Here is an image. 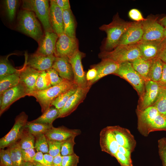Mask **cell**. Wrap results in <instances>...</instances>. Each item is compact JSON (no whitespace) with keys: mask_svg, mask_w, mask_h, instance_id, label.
<instances>
[{"mask_svg":"<svg viewBox=\"0 0 166 166\" xmlns=\"http://www.w3.org/2000/svg\"><path fill=\"white\" fill-rule=\"evenodd\" d=\"M49 154L53 157L60 153L62 142L47 139Z\"/></svg>","mask_w":166,"mask_h":166,"instance_id":"41","label":"cell"},{"mask_svg":"<svg viewBox=\"0 0 166 166\" xmlns=\"http://www.w3.org/2000/svg\"><path fill=\"white\" fill-rule=\"evenodd\" d=\"M42 72L27 65L26 63L23 68L19 70L20 83L25 86L28 94L34 91L37 79Z\"/></svg>","mask_w":166,"mask_h":166,"instance_id":"19","label":"cell"},{"mask_svg":"<svg viewBox=\"0 0 166 166\" xmlns=\"http://www.w3.org/2000/svg\"><path fill=\"white\" fill-rule=\"evenodd\" d=\"M158 152L162 166H166V137H163L158 141Z\"/></svg>","mask_w":166,"mask_h":166,"instance_id":"42","label":"cell"},{"mask_svg":"<svg viewBox=\"0 0 166 166\" xmlns=\"http://www.w3.org/2000/svg\"><path fill=\"white\" fill-rule=\"evenodd\" d=\"M53 1L63 11L70 9V6L68 0H53Z\"/></svg>","mask_w":166,"mask_h":166,"instance_id":"49","label":"cell"},{"mask_svg":"<svg viewBox=\"0 0 166 166\" xmlns=\"http://www.w3.org/2000/svg\"><path fill=\"white\" fill-rule=\"evenodd\" d=\"M77 86L73 81L63 80L60 84L45 90L34 91L28 96L34 97L39 104L43 113L51 106L53 101L62 93Z\"/></svg>","mask_w":166,"mask_h":166,"instance_id":"2","label":"cell"},{"mask_svg":"<svg viewBox=\"0 0 166 166\" xmlns=\"http://www.w3.org/2000/svg\"><path fill=\"white\" fill-rule=\"evenodd\" d=\"M163 40L159 41L140 42L137 44L141 53V57L149 60H154L158 58Z\"/></svg>","mask_w":166,"mask_h":166,"instance_id":"20","label":"cell"},{"mask_svg":"<svg viewBox=\"0 0 166 166\" xmlns=\"http://www.w3.org/2000/svg\"><path fill=\"white\" fill-rule=\"evenodd\" d=\"M23 166H34L33 164L30 162H25Z\"/></svg>","mask_w":166,"mask_h":166,"instance_id":"58","label":"cell"},{"mask_svg":"<svg viewBox=\"0 0 166 166\" xmlns=\"http://www.w3.org/2000/svg\"><path fill=\"white\" fill-rule=\"evenodd\" d=\"M131 22L121 19L117 14L111 23L100 27L99 29L105 32L107 34L103 51H110L118 46L122 36Z\"/></svg>","mask_w":166,"mask_h":166,"instance_id":"1","label":"cell"},{"mask_svg":"<svg viewBox=\"0 0 166 166\" xmlns=\"http://www.w3.org/2000/svg\"><path fill=\"white\" fill-rule=\"evenodd\" d=\"M50 1V16L52 29L59 36L64 33L63 10L53 1Z\"/></svg>","mask_w":166,"mask_h":166,"instance_id":"23","label":"cell"},{"mask_svg":"<svg viewBox=\"0 0 166 166\" xmlns=\"http://www.w3.org/2000/svg\"><path fill=\"white\" fill-rule=\"evenodd\" d=\"M158 22L164 28H166V16L160 19Z\"/></svg>","mask_w":166,"mask_h":166,"instance_id":"57","label":"cell"},{"mask_svg":"<svg viewBox=\"0 0 166 166\" xmlns=\"http://www.w3.org/2000/svg\"><path fill=\"white\" fill-rule=\"evenodd\" d=\"M34 161L38 162L45 165L44 161V154L41 152H36L34 158Z\"/></svg>","mask_w":166,"mask_h":166,"instance_id":"54","label":"cell"},{"mask_svg":"<svg viewBox=\"0 0 166 166\" xmlns=\"http://www.w3.org/2000/svg\"><path fill=\"white\" fill-rule=\"evenodd\" d=\"M76 136L71 137L62 142L60 153L62 156L74 153L73 148L76 144L75 138Z\"/></svg>","mask_w":166,"mask_h":166,"instance_id":"40","label":"cell"},{"mask_svg":"<svg viewBox=\"0 0 166 166\" xmlns=\"http://www.w3.org/2000/svg\"><path fill=\"white\" fill-rule=\"evenodd\" d=\"M35 139V136L26 127L18 142L22 150L34 148Z\"/></svg>","mask_w":166,"mask_h":166,"instance_id":"33","label":"cell"},{"mask_svg":"<svg viewBox=\"0 0 166 166\" xmlns=\"http://www.w3.org/2000/svg\"><path fill=\"white\" fill-rule=\"evenodd\" d=\"M51 86L49 77L46 72L43 71L37 79L34 91L45 90Z\"/></svg>","mask_w":166,"mask_h":166,"instance_id":"37","label":"cell"},{"mask_svg":"<svg viewBox=\"0 0 166 166\" xmlns=\"http://www.w3.org/2000/svg\"><path fill=\"white\" fill-rule=\"evenodd\" d=\"M28 92L25 86L19 83L0 95V115H2L15 101L27 96Z\"/></svg>","mask_w":166,"mask_h":166,"instance_id":"9","label":"cell"},{"mask_svg":"<svg viewBox=\"0 0 166 166\" xmlns=\"http://www.w3.org/2000/svg\"><path fill=\"white\" fill-rule=\"evenodd\" d=\"M153 61L140 57L131 62L134 69L146 81L149 80L148 74Z\"/></svg>","mask_w":166,"mask_h":166,"instance_id":"27","label":"cell"},{"mask_svg":"<svg viewBox=\"0 0 166 166\" xmlns=\"http://www.w3.org/2000/svg\"><path fill=\"white\" fill-rule=\"evenodd\" d=\"M81 133L80 129H70L63 126L57 128L53 126L45 135L47 139L63 142L73 136H77Z\"/></svg>","mask_w":166,"mask_h":166,"instance_id":"22","label":"cell"},{"mask_svg":"<svg viewBox=\"0 0 166 166\" xmlns=\"http://www.w3.org/2000/svg\"><path fill=\"white\" fill-rule=\"evenodd\" d=\"M90 87H78L76 92L70 97L64 106L60 110L58 118L67 117L77 109L85 98Z\"/></svg>","mask_w":166,"mask_h":166,"instance_id":"13","label":"cell"},{"mask_svg":"<svg viewBox=\"0 0 166 166\" xmlns=\"http://www.w3.org/2000/svg\"><path fill=\"white\" fill-rule=\"evenodd\" d=\"M98 56L101 59H111L120 64L125 62H131L141 57V54L136 44L118 45L111 51H102L99 53Z\"/></svg>","mask_w":166,"mask_h":166,"instance_id":"4","label":"cell"},{"mask_svg":"<svg viewBox=\"0 0 166 166\" xmlns=\"http://www.w3.org/2000/svg\"><path fill=\"white\" fill-rule=\"evenodd\" d=\"M34 166H46L38 162L34 161L33 163Z\"/></svg>","mask_w":166,"mask_h":166,"instance_id":"59","label":"cell"},{"mask_svg":"<svg viewBox=\"0 0 166 166\" xmlns=\"http://www.w3.org/2000/svg\"><path fill=\"white\" fill-rule=\"evenodd\" d=\"M114 157L117 160L121 166H133L132 160H129L118 151Z\"/></svg>","mask_w":166,"mask_h":166,"instance_id":"47","label":"cell"},{"mask_svg":"<svg viewBox=\"0 0 166 166\" xmlns=\"http://www.w3.org/2000/svg\"><path fill=\"white\" fill-rule=\"evenodd\" d=\"M6 149L10 153L13 166H23L25 162L22 157V149L18 142L9 146Z\"/></svg>","mask_w":166,"mask_h":166,"instance_id":"29","label":"cell"},{"mask_svg":"<svg viewBox=\"0 0 166 166\" xmlns=\"http://www.w3.org/2000/svg\"><path fill=\"white\" fill-rule=\"evenodd\" d=\"M85 55L78 50L69 58L73 73L74 82L78 87L82 88L91 87L86 79L82 64L81 60Z\"/></svg>","mask_w":166,"mask_h":166,"instance_id":"10","label":"cell"},{"mask_svg":"<svg viewBox=\"0 0 166 166\" xmlns=\"http://www.w3.org/2000/svg\"><path fill=\"white\" fill-rule=\"evenodd\" d=\"M97 74V71L94 68L92 67L89 69L86 74V79L88 82L93 81L96 77Z\"/></svg>","mask_w":166,"mask_h":166,"instance_id":"51","label":"cell"},{"mask_svg":"<svg viewBox=\"0 0 166 166\" xmlns=\"http://www.w3.org/2000/svg\"><path fill=\"white\" fill-rule=\"evenodd\" d=\"M19 3L17 0H5L4 4L6 14L8 20L12 21L14 19Z\"/></svg>","mask_w":166,"mask_h":166,"instance_id":"38","label":"cell"},{"mask_svg":"<svg viewBox=\"0 0 166 166\" xmlns=\"http://www.w3.org/2000/svg\"><path fill=\"white\" fill-rule=\"evenodd\" d=\"M79 162V156L75 153L62 156V166H77Z\"/></svg>","mask_w":166,"mask_h":166,"instance_id":"43","label":"cell"},{"mask_svg":"<svg viewBox=\"0 0 166 166\" xmlns=\"http://www.w3.org/2000/svg\"><path fill=\"white\" fill-rule=\"evenodd\" d=\"M79 50L76 38L70 37L64 33L58 36L56 45L55 56L69 58Z\"/></svg>","mask_w":166,"mask_h":166,"instance_id":"11","label":"cell"},{"mask_svg":"<svg viewBox=\"0 0 166 166\" xmlns=\"http://www.w3.org/2000/svg\"><path fill=\"white\" fill-rule=\"evenodd\" d=\"M54 157L49 153L44 154V161L46 166H53V159Z\"/></svg>","mask_w":166,"mask_h":166,"instance_id":"53","label":"cell"},{"mask_svg":"<svg viewBox=\"0 0 166 166\" xmlns=\"http://www.w3.org/2000/svg\"><path fill=\"white\" fill-rule=\"evenodd\" d=\"M19 70L15 69L6 58H1L0 80L9 75L16 73Z\"/></svg>","mask_w":166,"mask_h":166,"instance_id":"35","label":"cell"},{"mask_svg":"<svg viewBox=\"0 0 166 166\" xmlns=\"http://www.w3.org/2000/svg\"><path fill=\"white\" fill-rule=\"evenodd\" d=\"M78 87L76 86L62 93L53 102L51 106L60 110L65 105L70 97L76 92Z\"/></svg>","mask_w":166,"mask_h":166,"instance_id":"34","label":"cell"},{"mask_svg":"<svg viewBox=\"0 0 166 166\" xmlns=\"http://www.w3.org/2000/svg\"><path fill=\"white\" fill-rule=\"evenodd\" d=\"M49 77L52 86L58 85L63 80L59 75L58 73L53 68L45 71Z\"/></svg>","mask_w":166,"mask_h":166,"instance_id":"44","label":"cell"},{"mask_svg":"<svg viewBox=\"0 0 166 166\" xmlns=\"http://www.w3.org/2000/svg\"><path fill=\"white\" fill-rule=\"evenodd\" d=\"M23 9L34 12L41 22L45 32H53L50 16V5L47 0H24Z\"/></svg>","mask_w":166,"mask_h":166,"instance_id":"5","label":"cell"},{"mask_svg":"<svg viewBox=\"0 0 166 166\" xmlns=\"http://www.w3.org/2000/svg\"><path fill=\"white\" fill-rule=\"evenodd\" d=\"M53 124L37 123L32 121H27L26 127L34 136L41 134H45L53 127Z\"/></svg>","mask_w":166,"mask_h":166,"instance_id":"32","label":"cell"},{"mask_svg":"<svg viewBox=\"0 0 166 166\" xmlns=\"http://www.w3.org/2000/svg\"><path fill=\"white\" fill-rule=\"evenodd\" d=\"M110 127L119 146L133 152L136 147V142L134 136L129 130L119 125Z\"/></svg>","mask_w":166,"mask_h":166,"instance_id":"14","label":"cell"},{"mask_svg":"<svg viewBox=\"0 0 166 166\" xmlns=\"http://www.w3.org/2000/svg\"><path fill=\"white\" fill-rule=\"evenodd\" d=\"M58 36L53 32H45L38 43L36 53L45 56L55 55L56 45Z\"/></svg>","mask_w":166,"mask_h":166,"instance_id":"18","label":"cell"},{"mask_svg":"<svg viewBox=\"0 0 166 166\" xmlns=\"http://www.w3.org/2000/svg\"><path fill=\"white\" fill-rule=\"evenodd\" d=\"M158 58L162 62L166 64V38H164L163 42L159 56Z\"/></svg>","mask_w":166,"mask_h":166,"instance_id":"50","label":"cell"},{"mask_svg":"<svg viewBox=\"0 0 166 166\" xmlns=\"http://www.w3.org/2000/svg\"><path fill=\"white\" fill-rule=\"evenodd\" d=\"M158 83L161 87L166 88V64L164 63L162 77Z\"/></svg>","mask_w":166,"mask_h":166,"instance_id":"52","label":"cell"},{"mask_svg":"<svg viewBox=\"0 0 166 166\" xmlns=\"http://www.w3.org/2000/svg\"><path fill=\"white\" fill-rule=\"evenodd\" d=\"M155 107L159 113L166 116V88L161 87L154 104L152 105Z\"/></svg>","mask_w":166,"mask_h":166,"instance_id":"36","label":"cell"},{"mask_svg":"<svg viewBox=\"0 0 166 166\" xmlns=\"http://www.w3.org/2000/svg\"><path fill=\"white\" fill-rule=\"evenodd\" d=\"M56 57L55 55L45 56L35 53L29 56L25 63L27 65L37 70L46 71L52 68Z\"/></svg>","mask_w":166,"mask_h":166,"instance_id":"17","label":"cell"},{"mask_svg":"<svg viewBox=\"0 0 166 166\" xmlns=\"http://www.w3.org/2000/svg\"><path fill=\"white\" fill-rule=\"evenodd\" d=\"M62 156L59 153L54 157L53 159V166H62Z\"/></svg>","mask_w":166,"mask_h":166,"instance_id":"56","label":"cell"},{"mask_svg":"<svg viewBox=\"0 0 166 166\" xmlns=\"http://www.w3.org/2000/svg\"><path fill=\"white\" fill-rule=\"evenodd\" d=\"M158 131H166V116L160 113L146 126L140 134L147 136L151 132Z\"/></svg>","mask_w":166,"mask_h":166,"instance_id":"25","label":"cell"},{"mask_svg":"<svg viewBox=\"0 0 166 166\" xmlns=\"http://www.w3.org/2000/svg\"><path fill=\"white\" fill-rule=\"evenodd\" d=\"M163 65V62L159 58L153 61L148 74L149 80L159 82L162 75Z\"/></svg>","mask_w":166,"mask_h":166,"instance_id":"30","label":"cell"},{"mask_svg":"<svg viewBox=\"0 0 166 166\" xmlns=\"http://www.w3.org/2000/svg\"><path fill=\"white\" fill-rule=\"evenodd\" d=\"M0 166H13L10 153L7 149L0 150Z\"/></svg>","mask_w":166,"mask_h":166,"instance_id":"45","label":"cell"},{"mask_svg":"<svg viewBox=\"0 0 166 166\" xmlns=\"http://www.w3.org/2000/svg\"><path fill=\"white\" fill-rule=\"evenodd\" d=\"M118 151L124 155L129 160H132L131 154L132 152L130 150L123 147L119 146Z\"/></svg>","mask_w":166,"mask_h":166,"instance_id":"55","label":"cell"},{"mask_svg":"<svg viewBox=\"0 0 166 166\" xmlns=\"http://www.w3.org/2000/svg\"><path fill=\"white\" fill-rule=\"evenodd\" d=\"M141 23L143 34L141 41H159L164 38V28L155 18L149 17Z\"/></svg>","mask_w":166,"mask_h":166,"instance_id":"8","label":"cell"},{"mask_svg":"<svg viewBox=\"0 0 166 166\" xmlns=\"http://www.w3.org/2000/svg\"><path fill=\"white\" fill-rule=\"evenodd\" d=\"M161 87L157 82L150 80L145 81L144 93L137 110H143L152 106L157 98Z\"/></svg>","mask_w":166,"mask_h":166,"instance_id":"12","label":"cell"},{"mask_svg":"<svg viewBox=\"0 0 166 166\" xmlns=\"http://www.w3.org/2000/svg\"><path fill=\"white\" fill-rule=\"evenodd\" d=\"M129 18L136 22H142L145 18H144L141 13L138 9H132L129 10L128 13Z\"/></svg>","mask_w":166,"mask_h":166,"instance_id":"48","label":"cell"},{"mask_svg":"<svg viewBox=\"0 0 166 166\" xmlns=\"http://www.w3.org/2000/svg\"><path fill=\"white\" fill-rule=\"evenodd\" d=\"M19 71L0 80V95L20 83Z\"/></svg>","mask_w":166,"mask_h":166,"instance_id":"31","label":"cell"},{"mask_svg":"<svg viewBox=\"0 0 166 166\" xmlns=\"http://www.w3.org/2000/svg\"><path fill=\"white\" fill-rule=\"evenodd\" d=\"M60 110L53 106H51L42 114L32 122L42 124H53L54 121L57 118Z\"/></svg>","mask_w":166,"mask_h":166,"instance_id":"28","label":"cell"},{"mask_svg":"<svg viewBox=\"0 0 166 166\" xmlns=\"http://www.w3.org/2000/svg\"><path fill=\"white\" fill-rule=\"evenodd\" d=\"M35 136L34 148L37 152L49 153V148L47 140L44 134H41Z\"/></svg>","mask_w":166,"mask_h":166,"instance_id":"39","label":"cell"},{"mask_svg":"<svg viewBox=\"0 0 166 166\" xmlns=\"http://www.w3.org/2000/svg\"><path fill=\"white\" fill-rule=\"evenodd\" d=\"M52 68L57 71L59 76L63 79L73 81V69L68 58L56 57Z\"/></svg>","mask_w":166,"mask_h":166,"instance_id":"24","label":"cell"},{"mask_svg":"<svg viewBox=\"0 0 166 166\" xmlns=\"http://www.w3.org/2000/svg\"><path fill=\"white\" fill-rule=\"evenodd\" d=\"M164 38H166V28H164Z\"/></svg>","mask_w":166,"mask_h":166,"instance_id":"60","label":"cell"},{"mask_svg":"<svg viewBox=\"0 0 166 166\" xmlns=\"http://www.w3.org/2000/svg\"><path fill=\"white\" fill-rule=\"evenodd\" d=\"M100 145L102 151L115 157L119 146L110 126L103 128L100 133Z\"/></svg>","mask_w":166,"mask_h":166,"instance_id":"15","label":"cell"},{"mask_svg":"<svg viewBox=\"0 0 166 166\" xmlns=\"http://www.w3.org/2000/svg\"><path fill=\"white\" fill-rule=\"evenodd\" d=\"M17 20V30L38 43L44 33L35 13L32 11L23 9L18 12Z\"/></svg>","mask_w":166,"mask_h":166,"instance_id":"3","label":"cell"},{"mask_svg":"<svg viewBox=\"0 0 166 166\" xmlns=\"http://www.w3.org/2000/svg\"><path fill=\"white\" fill-rule=\"evenodd\" d=\"M143 34L141 22H132L122 36L118 45L137 44L142 40Z\"/></svg>","mask_w":166,"mask_h":166,"instance_id":"16","label":"cell"},{"mask_svg":"<svg viewBox=\"0 0 166 166\" xmlns=\"http://www.w3.org/2000/svg\"><path fill=\"white\" fill-rule=\"evenodd\" d=\"M119 64L109 59H101L99 63L93 65L97 71L96 77L92 81L88 82L89 85H91L103 77L109 74L113 73L118 69Z\"/></svg>","mask_w":166,"mask_h":166,"instance_id":"21","label":"cell"},{"mask_svg":"<svg viewBox=\"0 0 166 166\" xmlns=\"http://www.w3.org/2000/svg\"><path fill=\"white\" fill-rule=\"evenodd\" d=\"M28 118V116L24 112L16 116L11 129L0 139V149L7 148L19 140L26 128Z\"/></svg>","mask_w":166,"mask_h":166,"instance_id":"7","label":"cell"},{"mask_svg":"<svg viewBox=\"0 0 166 166\" xmlns=\"http://www.w3.org/2000/svg\"><path fill=\"white\" fill-rule=\"evenodd\" d=\"M22 157L25 162L33 163L34 157L36 154L34 148H30L25 150L22 149Z\"/></svg>","mask_w":166,"mask_h":166,"instance_id":"46","label":"cell"},{"mask_svg":"<svg viewBox=\"0 0 166 166\" xmlns=\"http://www.w3.org/2000/svg\"><path fill=\"white\" fill-rule=\"evenodd\" d=\"M64 33L68 36L75 38L76 23L71 9L63 11Z\"/></svg>","mask_w":166,"mask_h":166,"instance_id":"26","label":"cell"},{"mask_svg":"<svg viewBox=\"0 0 166 166\" xmlns=\"http://www.w3.org/2000/svg\"><path fill=\"white\" fill-rule=\"evenodd\" d=\"M114 74L128 81L136 91L140 99L142 97L145 91V81L134 69L131 62L120 64Z\"/></svg>","mask_w":166,"mask_h":166,"instance_id":"6","label":"cell"}]
</instances>
